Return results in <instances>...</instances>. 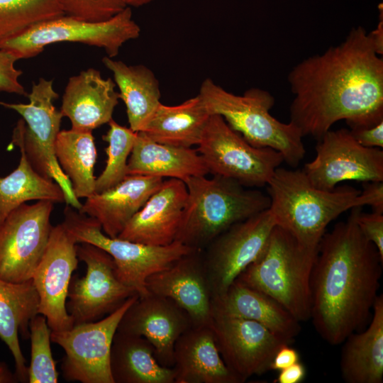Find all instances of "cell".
<instances>
[{
	"mask_svg": "<svg viewBox=\"0 0 383 383\" xmlns=\"http://www.w3.org/2000/svg\"><path fill=\"white\" fill-rule=\"evenodd\" d=\"M290 122L316 140L340 120L351 128L383 121V60L362 26L338 45L295 65Z\"/></svg>",
	"mask_w": 383,
	"mask_h": 383,
	"instance_id": "6da1fadb",
	"label": "cell"
},
{
	"mask_svg": "<svg viewBox=\"0 0 383 383\" xmlns=\"http://www.w3.org/2000/svg\"><path fill=\"white\" fill-rule=\"evenodd\" d=\"M361 209L352 208L346 221L324 233L311 274L310 319L333 345L366 326L378 296L383 258L358 228Z\"/></svg>",
	"mask_w": 383,
	"mask_h": 383,
	"instance_id": "7a4b0ae2",
	"label": "cell"
},
{
	"mask_svg": "<svg viewBox=\"0 0 383 383\" xmlns=\"http://www.w3.org/2000/svg\"><path fill=\"white\" fill-rule=\"evenodd\" d=\"M266 186L276 225L310 249H318L326 227L341 213L365 206L360 190L349 186L318 189L300 170L278 167Z\"/></svg>",
	"mask_w": 383,
	"mask_h": 383,
	"instance_id": "3957f363",
	"label": "cell"
},
{
	"mask_svg": "<svg viewBox=\"0 0 383 383\" xmlns=\"http://www.w3.org/2000/svg\"><path fill=\"white\" fill-rule=\"evenodd\" d=\"M187 199L175 238L195 250L205 249L233 224L270 208L268 195L219 175L184 181Z\"/></svg>",
	"mask_w": 383,
	"mask_h": 383,
	"instance_id": "277c9868",
	"label": "cell"
},
{
	"mask_svg": "<svg viewBox=\"0 0 383 383\" xmlns=\"http://www.w3.org/2000/svg\"><path fill=\"white\" fill-rule=\"evenodd\" d=\"M198 95L210 115L221 116L252 145L279 152L292 167H297L304 157L306 150L299 128L270 114L274 98L269 91L251 88L236 95L206 78Z\"/></svg>",
	"mask_w": 383,
	"mask_h": 383,
	"instance_id": "5b68a950",
	"label": "cell"
},
{
	"mask_svg": "<svg viewBox=\"0 0 383 383\" xmlns=\"http://www.w3.org/2000/svg\"><path fill=\"white\" fill-rule=\"evenodd\" d=\"M317 252L276 225L263 253L236 279L274 299L299 322L306 321L311 317V279Z\"/></svg>",
	"mask_w": 383,
	"mask_h": 383,
	"instance_id": "8992f818",
	"label": "cell"
},
{
	"mask_svg": "<svg viewBox=\"0 0 383 383\" xmlns=\"http://www.w3.org/2000/svg\"><path fill=\"white\" fill-rule=\"evenodd\" d=\"M28 97V104L0 101V106L14 110L22 116L13 128L9 148H21L32 167L41 176L57 183L67 205L79 211L82 204L75 196L71 182L55 155V143L63 116L53 104L58 94L53 88L52 80L40 78L37 83H33Z\"/></svg>",
	"mask_w": 383,
	"mask_h": 383,
	"instance_id": "52a82bcc",
	"label": "cell"
},
{
	"mask_svg": "<svg viewBox=\"0 0 383 383\" xmlns=\"http://www.w3.org/2000/svg\"><path fill=\"white\" fill-rule=\"evenodd\" d=\"M77 243H87L107 252L115 263L116 274L125 285L139 297L149 294L146 279L150 275L170 267L182 256L194 249L178 241L165 246H152L111 238L101 230V224L67 205L62 223Z\"/></svg>",
	"mask_w": 383,
	"mask_h": 383,
	"instance_id": "ba28073f",
	"label": "cell"
},
{
	"mask_svg": "<svg viewBox=\"0 0 383 383\" xmlns=\"http://www.w3.org/2000/svg\"><path fill=\"white\" fill-rule=\"evenodd\" d=\"M140 33V28L127 6L104 21H87L64 14L40 22L0 43V49L11 52L21 60L39 55L48 45L72 42L103 48L113 58L126 42L138 38Z\"/></svg>",
	"mask_w": 383,
	"mask_h": 383,
	"instance_id": "9c48e42d",
	"label": "cell"
},
{
	"mask_svg": "<svg viewBox=\"0 0 383 383\" xmlns=\"http://www.w3.org/2000/svg\"><path fill=\"white\" fill-rule=\"evenodd\" d=\"M197 145L209 174L248 188L266 186L284 162L279 152L252 145L216 114L211 115Z\"/></svg>",
	"mask_w": 383,
	"mask_h": 383,
	"instance_id": "30bf717a",
	"label": "cell"
},
{
	"mask_svg": "<svg viewBox=\"0 0 383 383\" xmlns=\"http://www.w3.org/2000/svg\"><path fill=\"white\" fill-rule=\"evenodd\" d=\"M138 296H131L115 311L98 321L52 331L51 342L62 347L65 353L61 367L66 381L114 383L110 368L113 339L123 315Z\"/></svg>",
	"mask_w": 383,
	"mask_h": 383,
	"instance_id": "8fae6325",
	"label": "cell"
},
{
	"mask_svg": "<svg viewBox=\"0 0 383 383\" xmlns=\"http://www.w3.org/2000/svg\"><path fill=\"white\" fill-rule=\"evenodd\" d=\"M54 203L39 200L13 209L0 226V278L13 283L32 279L45 250Z\"/></svg>",
	"mask_w": 383,
	"mask_h": 383,
	"instance_id": "7c38bea8",
	"label": "cell"
},
{
	"mask_svg": "<svg viewBox=\"0 0 383 383\" xmlns=\"http://www.w3.org/2000/svg\"><path fill=\"white\" fill-rule=\"evenodd\" d=\"M77 257L87 266L85 275L72 277L66 309L74 325L98 321L138 294L116 276L112 257L87 243L76 245Z\"/></svg>",
	"mask_w": 383,
	"mask_h": 383,
	"instance_id": "4fadbf2b",
	"label": "cell"
},
{
	"mask_svg": "<svg viewBox=\"0 0 383 383\" xmlns=\"http://www.w3.org/2000/svg\"><path fill=\"white\" fill-rule=\"evenodd\" d=\"M275 226L267 209L233 224L203 250L213 299L222 296L238 276L260 257Z\"/></svg>",
	"mask_w": 383,
	"mask_h": 383,
	"instance_id": "5bb4252c",
	"label": "cell"
},
{
	"mask_svg": "<svg viewBox=\"0 0 383 383\" xmlns=\"http://www.w3.org/2000/svg\"><path fill=\"white\" fill-rule=\"evenodd\" d=\"M316 156L302 170L312 185L333 190L343 181H383V150L361 145L349 129L328 131L318 140Z\"/></svg>",
	"mask_w": 383,
	"mask_h": 383,
	"instance_id": "9a60e30c",
	"label": "cell"
},
{
	"mask_svg": "<svg viewBox=\"0 0 383 383\" xmlns=\"http://www.w3.org/2000/svg\"><path fill=\"white\" fill-rule=\"evenodd\" d=\"M210 326L225 364L240 383L270 370L275 353L286 343L260 323L213 304Z\"/></svg>",
	"mask_w": 383,
	"mask_h": 383,
	"instance_id": "2e32d148",
	"label": "cell"
},
{
	"mask_svg": "<svg viewBox=\"0 0 383 383\" xmlns=\"http://www.w3.org/2000/svg\"><path fill=\"white\" fill-rule=\"evenodd\" d=\"M77 242L62 223L52 226L32 282L39 297L38 314L53 331L71 328L74 321L66 309L68 290L79 259Z\"/></svg>",
	"mask_w": 383,
	"mask_h": 383,
	"instance_id": "e0dca14e",
	"label": "cell"
},
{
	"mask_svg": "<svg viewBox=\"0 0 383 383\" xmlns=\"http://www.w3.org/2000/svg\"><path fill=\"white\" fill-rule=\"evenodd\" d=\"M191 326L189 316L175 302L149 293L138 296L128 308L116 331L146 338L152 345L158 362L172 367L174 344Z\"/></svg>",
	"mask_w": 383,
	"mask_h": 383,
	"instance_id": "ac0fdd59",
	"label": "cell"
},
{
	"mask_svg": "<svg viewBox=\"0 0 383 383\" xmlns=\"http://www.w3.org/2000/svg\"><path fill=\"white\" fill-rule=\"evenodd\" d=\"M149 293L170 299L189 316L192 326H210L213 295L203 250L182 256L146 279Z\"/></svg>",
	"mask_w": 383,
	"mask_h": 383,
	"instance_id": "d6986e66",
	"label": "cell"
},
{
	"mask_svg": "<svg viewBox=\"0 0 383 383\" xmlns=\"http://www.w3.org/2000/svg\"><path fill=\"white\" fill-rule=\"evenodd\" d=\"M187 199L184 182L173 178L164 180L117 237L152 246L172 243L175 241Z\"/></svg>",
	"mask_w": 383,
	"mask_h": 383,
	"instance_id": "ffe728a7",
	"label": "cell"
},
{
	"mask_svg": "<svg viewBox=\"0 0 383 383\" xmlns=\"http://www.w3.org/2000/svg\"><path fill=\"white\" fill-rule=\"evenodd\" d=\"M111 78L102 77L100 71L89 68L71 77L62 96L60 112L67 117L71 128L92 131L113 119L119 94Z\"/></svg>",
	"mask_w": 383,
	"mask_h": 383,
	"instance_id": "44dd1931",
	"label": "cell"
},
{
	"mask_svg": "<svg viewBox=\"0 0 383 383\" xmlns=\"http://www.w3.org/2000/svg\"><path fill=\"white\" fill-rule=\"evenodd\" d=\"M163 181L159 177L127 175L116 186L87 197L79 211L95 218L106 235L116 238Z\"/></svg>",
	"mask_w": 383,
	"mask_h": 383,
	"instance_id": "7402d4cb",
	"label": "cell"
},
{
	"mask_svg": "<svg viewBox=\"0 0 383 383\" xmlns=\"http://www.w3.org/2000/svg\"><path fill=\"white\" fill-rule=\"evenodd\" d=\"M174 383H240L225 364L210 326H192L174 347Z\"/></svg>",
	"mask_w": 383,
	"mask_h": 383,
	"instance_id": "603a6c76",
	"label": "cell"
},
{
	"mask_svg": "<svg viewBox=\"0 0 383 383\" xmlns=\"http://www.w3.org/2000/svg\"><path fill=\"white\" fill-rule=\"evenodd\" d=\"M39 297L32 279L13 283L0 278V339L9 349L18 382H28V366L18 335L30 337L29 323L38 314Z\"/></svg>",
	"mask_w": 383,
	"mask_h": 383,
	"instance_id": "cb8c5ba5",
	"label": "cell"
},
{
	"mask_svg": "<svg viewBox=\"0 0 383 383\" xmlns=\"http://www.w3.org/2000/svg\"><path fill=\"white\" fill-rule=\"evenodd\" d=\"M208 174L204 160L196 150L159 143L137 132L128 160V175L169 177L184 182L191 177Z\"/></svg>",
	"mask_w": 383,
	"mask_h": 383,
	"instance_id": "d4e9b609",
	"label": "cell"
},
{
	"mask_svg": "<svg viewBox=\"0 0 383 383\" xmlns=\"http://www.w3.org/2000/svg\"><path fill=\"white\" fill-rule=\"evenodd\" d=\"M213 304L229 314L260 323L288 344L301 331L300 322L279 303L237 279Z\"/></svg>",
	"mask_w": 383,
	"mask_h": 383,
	"instance_id": "484cf974",
	"label": "cell"
},
{
	"mask_svg": "<svg viewBox=\"0 0 383 383\" xmlns=\"http://www.w3.org/2000/svg\"><path fill=\"white\" fill-rule=\"evenodd\" d=\"M344 343L341 357L342 377L347 383L383 382V296L378 295L370 325L354 332Z\"/></svg>",
	"mask_w": 383,
	"mask_h": 383,
	"instance_id": "4316f807",
	"label": "cell"
},
{
	"mask_svg": "<svg viewBox=\"0 0 383 383\" xmlns=\"http://www.w3.org/2000/svg\"><path fill=\"white\" fill-rule=\"evenodd\" d=\"M210 116L199 95L175 106L160 103L140 133L159 143L192 148L199 144Z\"/></svg>",
	"mask_w": 383,
	"mask_h": 383,
	"instance_id": "83f0119b",
	"label": "cell"
},
{
	"mask_svg": "<svg viewBox=\"0 0 383 383\" xmlns=\"http://www.w3.org/2000/svg\"><path fill=\"white\" fill-rule=\"evenodd\" d=\"M102 62L113 73L119 97L126 107L129 128L141 131L161 103L159 81L143 65H128L108 56L102 58Z\"/></svg>",
	"mask_w": 383,
	"mask_h": 383,
	"instance_id": "f1b7e54d",
	"label": "cell"
},
{
	"mask_svg": "<svg viewBox=\"0 0 383 383\" xmlns=\"http://www.w3.org/2000/svg\"><path fill=\"white\" fill-rule=\"evenodd\" d=\"M110 368L114 383H174V372L158 362L151 343L142 336L116 331Z\"/></svg>",
	"mask_w": 383,
	"mask_h": 383,
	"instance_id": "f546056e",
	"label": "cell"
},
{
	"mask_svg": "<svg viewBox=\"0 0 383 383\" xmlns=\"http://www.w3.org/2000/svg\"><path fill=\"white\" fill-rule=\"evenodd\" d=\"M55 155L77 199L95 193L94 172L97 153L92 131H60L55 143Z\"/></svg>",
	"mask_w": 383,
	"mask_h": 383,
	"instance_id": "4dcf8cb0",
	"label": "cell"
},
{
	"mask_svg": "<svg viewBox=\"0 0 383 383\" xmlns=\"http://www.w3.org/2000/svg\"><path fill=\"white\" fill-rule=\"evenodd\" d=\"M18 167L0 177V226L16 208L31 200L65 202L62 188L53 179L39 174L30 165L21 148Z\"/></svg>",
	"mask_w": 383,
	"mask_h": 383,
	"instance_id": "1f68e13d",
	"label": "cell"
},
{
	"mask_svg": "<svg viewBox=\"0 0 383 383\" xmlns=\"http://www.w3.org/2000/svg\"><path fill=\"white\" fill-rule=\"evenodd\" d=\"M62 15L58 0H0V43Z\"/></svg>",
	"mask_w": 383,
	"mask_h": 383,
	"instance_id": "d6a6232c",
	"label": "cell"
},
{
	"mask_svg": "<svg viewBox=\"0 0 383 383\" xmlns=\"http://www.w3.org/2000/svg\"><path fill=\"white\" fill-rule=\"evenodd\" d=\"M109 126L108 131L102 137L108 143L107 160L104 170L96 178L95 193L116 186L128 175V160L137 135V132L119 125L113 119L109 122Z\"/></svg>",
	"mask_w": 383,
	"mask_h": 383,
	"instance_id": "836d02e7",
	"label": "cell"
},
{
	"mask_svg": "<svg viewBox=\"0 0 383 383\" xmlns=\"http://www.w3.org/2000/svg\"><path fill=\"white\" fill-rule=\"evenodd\" d=\"M30 362L28 367V382L57 383L58 372L53 359L50 343L52 330L46 318L37 314L29 323Z\"/></svg>",
	"mask_w": 383,
	"mask_h": 383,
	"instance_id": "e575fe53",
	"label": "cell"
},
{
	"mask_svg": "<svg viewBox=\"0 0 383 383\" xmlns=\"http://www.w3.org/2000/svg\"><path fill=\"white\" fill-rule=\"evenodd\" d=\"M65 15L87 21H106L127 7L121 0H58Z\"/></svg>",
	"mask_w": 383,
	"mask_h": 383,
	"instance_id": "d590c367",
	"label": "cell"
},
{
	"mask_svg": "<svg viewBox=\"0 0 383 383\" xmlns=\"http://www.w3.org/2000/svg\"><path fill=\"white\" fill-rule=\"evenodd\" d=\"M19 59L10 51L0 49V92L28 96V93L19 81L22 71L15 67Z\"/></svg>",
	"mask_w": 383,
	"mask_h": 383,
	"instance_id": "8d00e7d4",
	"label": "cell"
},
{
	"mask_svg": "<svg viewBox=\"0 0 383 383\" xmlns=\"http://www.w3.org/2000/svg\"><path fill=\"white\" fill-rule=\"evenodd\" d=\"M356 221L362 235L375 245L383 258V213H365L361 209Z\"/></svg>",
	"mask_w": 383,
	"mask_h": 383,
	"instance_id": "74e56055",
	"label": "cell"
},
{
	"mask_svg": "<svg viewBox=\"0 0 383 383\" xmlns=\"http://www.w3.org/2000/svg\"><path fill=\"white\" fill-rule=\"evenodd\" d=\"M349 131L361 145L367 148H383V121L372 126L351 128Z\"/></svg>",
	"mask_w": 383,
	"mask_h": 383,
	"instance_id": "f35d334b",
	"label": "cell"
},
{
	"mask_svg": "<svg viewBox=\"0 0 383 383\" xmlns=\"http://www.w3.org/2000/svg\"><path fill=\"white\" fill-rule=\"evenodd\" d=\"M360 195L373 212L383 213V181L365 182Z\"/></svg>",
	"mask_w": 383,
	"mask_h": 383,
	"instance_id": "ab89813d",
	"label": "cell"
},
{
	"mask_svg": "<svg viewBox=\"0 0 383 383\" xmlns=\"http://www.w3.org/2000/svg\"><path fill=\"white\" fill-rule=\"evenodd\" d=\"M299 362V354L289 344L282 345L275 353L270 370L280 371Z\"/></svg>",
	"mask_w": 383,
	"mask_h": 383,
	"instance_id": "60d3db41",
	"label": "cell"
},
{
	"mask_svg": "<svg viewBox=\"0 0 383 383\" xmlns=\"http://www.w3.org/2000/svg\"><path fill=\"white\" fill-rule=\"evenodd\" d=\"M306 376V368L303 364L298 362L292 365L279 371L275 379L277 383H299Z\"/></svg>",
	"mask_w": 383,
	"mask_h": 383,
	"instance_id": "b9f144b4",
	"label": "cell"
},
{
	"mask_svg": "<svg viewBox=\"0 0 383 383\" xmlns=\"http://www.w3.org/2000/svg\"><path fill=\"white\" fill-rule=\"evenodd\" d=\"M379 21L377 28L368 33V36L375 52L379 55L383 54V8L382 4H379Z\"/></svg>",
	"mask_w": 383,
	"mask_h": 383,
	"instance_id": "7bdbcfd3",
	"label": "cell"
},
{
	"mask_svg": "<svg viewBox=\"0 0 383 383\" xmlns=\"http://www.w3.org/2000/svg\"><path fill=\"white\" fill-rule=\"evenodd\" d=\"M18 380L15 374L9 370L7 365L4 362H0V383H13Z\"/></svg>",
	"mask_w": 383,
	"mask_h": 383,
	"instance_id": "ee69618b",
	"label": "cell"
},
{
	"mask_svg": "<svg viewBox=\"0 0 383 383\" xmlns=\"http://www.w3.org/2000/svg\"><path fill=\"white\" fill-rule=\"evenodd\" d=\"M128 7H140L152 2L155 0H121Z\"/></svg>",
	"mask_w": 383,
	"mask_h": 383,
	"instance_id": "f6af8a7d",
	"label": "cell"
}]
</instances>
